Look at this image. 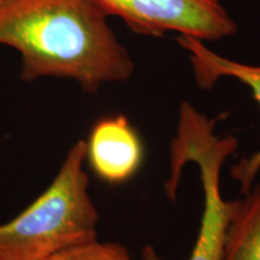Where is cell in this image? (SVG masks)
<instances>
[{
	"mask_svg": "<svg viewBox=\"0 0 260 260\" xmlns=\"http://www.w3.org/2000/svg\"><path fill=\"white\" fill-rule=\"evenodd\" d=\"M48 260H162L152 246H146L140 259L130 254L128 248L116 242L96 240L75 246L52 256Z\"/></svg>",
	"mask_w": 260,
	"mask_h": 260,
	"instance_id": "cell-8",
	"label": "cell"
},
{
	"mask_svg": "<svg viewBox=\"0 0 260 260\" xmlns=\"http://www.w3.org/2000/svg\"><path fill=\"white\" fill-rule=\"evenodd\" d=\"M86 144V162L98 178L118 186L136 176L145 158L144 142L128 117L109 116L90 129Z\"/></svg>",
	"mask_w": 260,
	"mask_h": 260,
	"instance_id": "cell-5",
	"label": "cell"
},
{
	"mask_svg": "<svg viewBox=\"0 0 260 260\" xmlns=\"http://www.w3.org/2000/svg\"><path fill=\"white\" fill-rule=\"evenodd\" d=\"M177 42L189 54L194 80L201 89L213 88L222 79H233L245 84L260 106V65L229 59L210 50L205 42L190 37L178 35ZM259 174L260 146L252 154L241 158L230 169V177L239 183L243 195L254 186Z\"/></svg>",
	"mask_w": 260,
	"mask_h": 260,
	"instance_id": "cell-6",
	"label": "cell"
},
{
	"mask_svg": "<svg viewBox=\"0 0 260 260\" xmlns=\"http://www.w3.org/2000/svg\"><path fill=\"white\" fill-rule=\"evenodd\" d=\"M84 164L86 144L77 140L46 190L16 218L0 224V260H48L98 239L99 213Z\"/></svg>",
	"mask_w": 260,
	"mask_h": 260,
	"instance_id": "cell-2",
	"label": "cell"
},
{
	"mask_svg": "<svg viewBox=\"0 0 260 260\" xmlns=\"http://www.w3.org/2000/svg\"><path fill=\"white\" fill-rule=\"evenodd\" d=\"M216 123V118H210L187 100L180 104L176 130L170 144V176L164 188L169 199L175 201L184 167L194 162L199 169L203 213L188 260H220L239 205V200H226L220 189L222 169L239 147V140L233 135L217 134Z\"/></svg>",
	"mask_w": 260,
	"mask_h": 260,
	"instance_id": "cell-3",
	"label": "cell"
},
{
	"mask_svg": "<svg viewBox=\"0 0 260 260\" xmlns=\"http://www.w3.org/2000/svg\"><path fill=\"white\" fill-rule=\"evenodd\" d=\"M220 260H260V182L239 200Z\"/></svg>",
	"mask_w": 260,
	"mask_h": 260,
	"instance_id": "cell-7",
	"label": "cell"
},
{
	"mask_svg": "<svg viewBox=\"0 0 260 260\" xmlns=\"http://www.w3.org/2000/svg\"><path fill=\"white\" fill-rule=\"evenodd\" d=\"M107 17L95 0H0V44L21 53L23 81L68 79L94 93L135 71Z\"/></svg>",
	"mask_w": 260,
	"mask_h": 260,
	"instance_id": "cell-1",
	"label": "cell"
},
{
	"mask_svg": "<svg viewBox=\"0 0 260 260\" xmlns=\"http://www.w3.org/2000/svg\"><path fill=\"white\" fill-rule=\"evenodd\" d=\"M107 16H117L136 34L159 38L178 32L206 41L235 35L239 27L222 0H95Z\"/></svg>",
	"mask_w": 260,
	"mask_h": 260,
	"instance_id": "cell-4",
	"label": "cell"
}]
</instances>
